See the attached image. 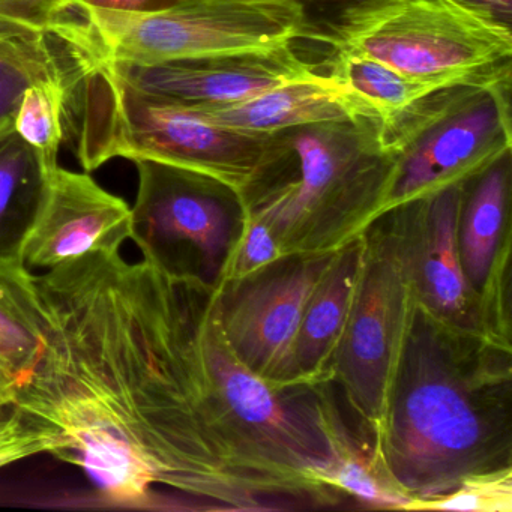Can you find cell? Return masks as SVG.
<instances>
[{"label":"cell","mask_w":512,"mask_h":512,"mask_svg":"<svg viewBox=\"0 0 512 512\" xmlns=\"http://www.w3.org/2000/svg\"><path fill=\"white\" fill-rule=\"evenodd\" d=\"M44 349L11 406L58 431L59 458L101 497L137 506L181 493L178 329L172 277L121 251L37 275Z\"/></svg>","instance_id":"1"},{"label":"cell","mask_w":512,"mask_h":512,"mask_svg":"<svg viewBox=\"0 0 512 512\" xmlns=\"http://www.w3.org/2000/svg\"><path fill=\"white\" fill-rule=\"evenodd\" d=\"M511 355V344L416 302L371 440L374 464L409 505L512 469Z\"/></svg>","instance_id":"2"},{"label":"cell","mask_w":512,"mask_h":512,"mask_svg":"<svg viewBox=\"0 0 512 512\" xmlns=\"http://www.w3.org/2000/svg\"><path fill=\"white\" fill-rule=\"evenodd\" d=\"M68 134L76 136L77 160L86 172L115 158L158 161L224 185L241 205L293 157L284 131L220 127L185 104L139 91L104 64H89L74 89Z\"/></svg>","instance_id":"3"},{"label":"cell","mask_w":512,"mask_h":512,"mask_svg":"<svg viewBox=\"0 0 512 512\" xmlns=\"http://www.w3.org/2000/svg\"><path fill=\"white\" fill-rule=\"evenodd\" d=\"M377 128L347 119L284 131L298 176L242 203V212L271 230L283 259L335 253L385 214L392 164Z\"/></svg>","instance_id":"4"},{"label":"cell","mask_w":512,"mask_h":512,"mask_svg":"<svg viewBox=\"0 0 512 512\" xmlns=\"http://www.w3.org/2000/svg\"><path fill=\"white\" fill-rule=\"evenodd\" d=\"M47 29L92 64L226 58L317 41L299 0H178L152 13L103 10L71 0Z\"/></svg>","instance_id":"5"},{"label":"cell","mask_w":512,"mask_h":512,"mask_svg":"<svg viewBox=\"0 0 512 512\" xmlns=\"http://www.w3.org/2000/svg\"><path fill=\"white\" fill-rule=\"evenodd\" d=\"M320 43L440 88L511 74V26L460 0H377L350 11Z\"/></svg>","instance_id":"6"},{"label":"cell","mask_w":512,"mask_h":512,"mask_svg":"<svg viewBox=\"0 0 512 512\" xmlns=\"http://www.w3.org/2000/svg\"><path fill=\"white\" fill-rule=\"evenodd\" d=\"M511 74L439 89L377 128L392 164L389 209L470 184L511 154Z\"/></svg>","instance_id":"7"},{"label":"cell","mask_w":512,"mask_h":512,"mask_svg":"<svg viewBox=\"0 0 512 512\" xmlns=\"http://www.w3.org/2000/svg\"><path fill=\"white\" fill-rule=\"evenodd\" d=\"M139 175L131 239L143 259L215 283L242 220L229 188L158 161H133Z\"/></svg>","instance_id":"8"},{"label":"cell","mask_w":512,"mask_h":512,"mask_svg":"<svg viewBox=\"0 0 512 512\" xmlns=\"http://www.w3.org/2000/svg\"><path fill=\"white\" fill-rule=\"evenodd\" d=\"M364 242L361 275L329 376L371 443L382 422L416 298L391 254L368 235Z\"/></svg>","instance_id":"9"},{"label":"cell","mask_w":512,"mask_h":512,"mask_svg":"<svg viewBox=\"0 0 512 512\" xmlns=\"http://www.w3.org/2000/svg\"><path fill=\"white\" fill-rule=\"evenodd\" d=\"M467 187L452 185L389 209L365 235L391 254L419 305L452 325L485 334L482 298L467 281L458 250Z\"/></svg>","instance_id":"10"},{"label":"cell","mask_w":512,"mask_h":512,"mask_svg":"<svg viewBox=\"0 0 512 512\" xmlns=\"http://www.w3.org/2000/svg\"><path fill=\"white\" fill-rule=\"evenodd\" d=\"M332 256L284 257L235 286L215 284L230 347L266 383L278 388L307 385L296 370V337L305 305Z\"/></svg>","instance_id":"11"},{"label":"cell","mask_w":512,"mask_h":512,"mask_svg":"<svg viewBox=\"0 0 512 512\" xmlns=\"http://www.w3.org/2000/svg\"><path fill=\"white\" fill-rule=\"evenodd\" d=\"M131 239V208L88 173L53 170L22 247L28 268L53 269Z\"/></svg>","instance_id":"12"},{"label":"cell","mask_w":512,"mask_h":512,"mask_svg":"<svg viewBox=\"0 0 512 512\" xmlns=\"http://www.w3.org/2000/svg\"><path fill=\"white\" fill-rule=\"evenodd\" d=\"M104 65L139 91L181 104L241 103L317 74L316 65L299 58L293 47L272 53L166 64Z\"/></svg>","instance_id":"13"},{"label":"cell","mask_w":512,"mask_h":512,"mask_svg":"<svg viewBox=\"0 0 512 512\" xmlns=\"http://www.w3.org/2000/svg\"><path fill=\"white\" fill-rule=\"evenodd\" d=\"M200 118L233 130L277 134L335 121H371L358 101L332 76L317 73L233 104H185Z\"/></svg>","instance_id":"14"},{"label":"cell","mask_w":512,"mask_h":512,"mask_svg":"<svg viewBox=\"0 0 512 512\" xmlns=\"http://www.w3.org/2000/svg\"><path fill=\"white\" fill-rule=\"evenodd\" d=\"M364 247L361 238L335 251L305 305L296 337L295 362L299 379L307 385L331 382L329 364L352 308Z\"/></svg>","instance_id":"15"},{"label":"cell","mask_w":512,"mask_h":512,"mask_svg":"<svg viewBox=\"0 0 512 512\" xmlns=\"http://www.w3.org/2000/svg\"><path fill=\"white\" fill-rule=\"evenodd\" d=\"M472 184V190L467 187L461 211L458 250L464 275L482 298L494 266L503 251L511 247L508 230L511 154L494 163Z\"/></svg>","instance_id":"16"},{"label":"cell","mask_w":512,"mask_h":512,"mask_svg":"<svg viewBox=\"0 0 512 512\" xmlns=\"http://www.w3.org/2000/svg\"><path fill=\"white\" fill-rule=\"evenodd\" d=\"M43 349L37 275L20 257L0 256V370L14 388L34 373Z\"/></svg>","instance_id":"17"},{"label":"cell","mask_w":512,"mask_h":512,"mask_svg":"<svg viewBox=\"0 0 512 512\" xmlns=\"http://www.w3.org/2000/svg\"><path fill=\"white\" fill-rule=\"evenodd\" d=\"M46 178L37 152L16 130L0 136V256L22 259Z\"/></svg>","instance_id":"18"},{"label":"cell","mask_w":512,"mask_h":512,"mask_svg":"<svg viewBox=\"0 0 512 512\" xmlns=\"http://www.w3.org/2000/svg\"><path fill=\"white\" fill-rule=\"evenodd\" d=\"M329 73L350 92L368 118L382 128L439 91L434 83L410 79L394 68L352 53H334Z\"/></svg>","instance_id":"19"},{"label":"cell","mask_w":512,"mask_h":512,"mask_svg":"<svg viewBox=\"0 0 512 512\" xmlns=\"http://www.w3.org/2000/svg\"><path fill=\"white\" fill-rule=\"evenodd\" d=\"M73 92V86L59 80H35L26 86L17 106L14 130L37 152L46 176L59 167Z\"/></svg>","instance_id":"20"},{"label":"cell","mask_w":512,"mask_h":512,"mask_svg":"<svg viewBox=\"0 0 512 512\" xmlns=\"http://www.w3.org/2000/svg\"><path fill=\"white\" fill-rule=\"evenodd\" d=\"M329 484L340 491L356 508L404 511L409 500L398 493L377 469L370 442H359L358 434L347 430L338 446L337 463Z\"/></svg>","instance_id":"21"},{"label":"cell","mask_w":512,"mask_h":512,"mask_svg":"<svg viewBox=\"0 0 512 512\" xmlns=\"http://www.w3.org/2000/svg\"><path fill=\"white\" fill-rule=\"evenodd\" d=\"M283 259L271 230L251 215L242 212L241 226L230 245L215 284L235 286L257 277Z\"/></svg>","instance_id":"22"},{"label":"cell","mask_w":512,"mask_h":512,"mask_svg":"<svg viewBox=\"0 0 512 512\" xmlns=\"http://www.w3.org/2000/svg\"><path fill=\"white\" fill-rule=\"evenodd\" d=\"M406 511L511 512L512 469L470 476L451 493L412 503Z\"/></svg>","instance_id":"23"},{"label":"cell","mask_w":512,"mask_h":512,"mask_svg":"<svg viewBox=\"0 0 512 512\" xmlns=\"http://www.w3.org/2000/svg\"><path fill=\"white\" fill-rule=\"evenodd\" d=\"M62 452L64 443L58 431L11 404L0 407V469L38 454L59 458Z\"/></svg>","instance_id":"24"},{"label":"cell","mask_w":512,"mask_h":512,"mask_svg":"<svg viewBox=\"0 0 512 512\" xmlns=\"http://www.w3.org/2000/svg\"><path fill=\"white\" fill-rule=\"evenodd\" d=\"M71 0H0V22L46 31Z\"/></svg>","instance_id":"25"},{"label":"cell","mask_w":512,"mask_h":512,"mask_svg":"<svg viewBox=\"0 0 512 512\" xmlns=\"http://www.w3.org/2000/svg\"><path fill=\"white\" fill-rule=\"evenodd\" d=\"M307 11L308 19L317 34V41H322L341 19L350 11L358 10L365 5L374 4L377 0H299Z\"/></svg>","instance_id":"26"},{"label":"cell","mask_w":512,"mask_h":512,"mask_svg":"<svg viewBox=\"0 0 512 512\" xmlns=\"http://www.w3.org/2000/svg\"><path fill=\"white\" fill-rule=\"evenodd\" d=\"M86 4L103 10L124 11V13H152L170 7L178 0H85Z\"/></svg>","instance_id":"27"},{"label":"cell","mask_w":512,"mask_h":512,"mask_svg":"<svg viewBox=\"0 0 512 512\" xmlns=\"http://www.w3.org/2000/svg\"><path fill=\"white\" fill-rule=\"evenodd\" d=\"M460 2L506 25H512V0H460Z\"/></svg>","instance_id":"28"},{"label":"cell","mask_w":512,"mask_h":512,"mask_svg":"<svg viewBox=\"0 0 512 512\" xmlns=\"http://www.w3.org/2000/svg\"><path fill=\"white\" fill-rule=\"evenodd\" d=\"M14 392H16V388H14L13 383H11L8 377L0 370V407L11 404L14 398Z\"/></svg>","instance_id":"29"}]
</instances>
